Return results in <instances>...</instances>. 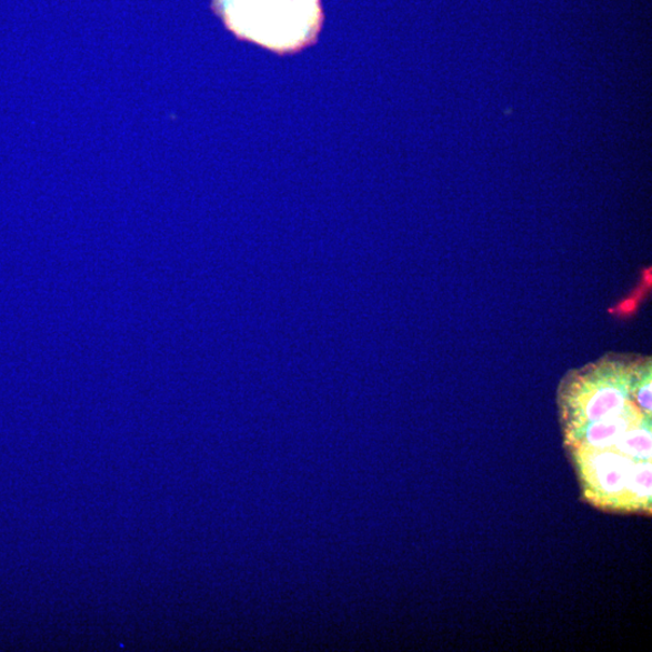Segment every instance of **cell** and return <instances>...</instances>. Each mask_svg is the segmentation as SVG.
Returning a JSON list of instances; mask_svg holds the SVG:
<instances>
[{
  "instance_id": "obj_1",
  "label": "cell",
  "mask_w": 652,
  "mask_h": 652,
  "mask_svg": "<svg viewBox=\"0 0 652 652\" xmlns=\"http://www.w3.org/2000/svg\"><path fill=\"white\" fill-rule=\"evenodd\" d=\"M582 373L563 394L566 447L588 501L650 511L651 367L613 363Z\"/></svg>"
},
{
  "instance_id": "obj_2",
  "label": "cell",
  "mask_w": 652,
  "mask_h": 652,
  "mask_svg": "<svg viewBox=\"0 0 652 652\" xmlns=\"http://www.w3.org/2000/svg\"><path fill=\"white\" fill-rule=\"evenodd\" d=\"M228 29L272 51L310 46L322 27L321 0H214Z\"/></svg>"
}]
</instances>
